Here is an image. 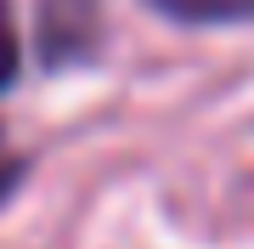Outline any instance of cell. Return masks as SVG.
Returning a JSON list of instances; mask_svg holds the SVG:
<instances>
[{
  "label": "cell",
  "mask_w": 254,
  "mask_h": 249,
  "mask_svg": "<svg viewBox=\"0 0 254 249\" xmlns=\"http://www.w3.org/2000/svg\"><path fill=\"white\" fill-rule=\"evenodd\" d=\"M23 175H28V165H23V159H6V165H0V204H6V198L23 187Z\"/></svg>",
  "instance_id": "obj_4"
},
{
  "label": "cell",
  "mask_w": 254,
  "mask_h": 249,
  "mask_svg": "<svg viewBox=\"0 0 254 249\" xmlns=\"http://www.w3.org/2000/svg\"><path fill=\"white\" fill-rule=\"evenodd\" d=\"M17 74H23V34H17V11H11V0H0V91H11Z\"/></svg>",
  "instance_id": "obj_3"
},
{
  "label": "cell",
  "mask_w": 254,
  "mask_h": 249,
  "mask_svg": "<svg viewBox=\"0 0 254 249\" xmlns=\"http://www.w3.org/2000/svg\"><path fill=\"white\" fill-rule=\"evenodd\" d=\"M102 0H40L34 6V51L40 68L63 74V68H85L102 51Z\"/></svg>",
  "instance_id": "obj_1"
},
{
  "label": "cell",
  "mask_w": 254,
  "mask_h": 249,
  "mask_svg": "<svg viewBox=\"0 0 254 249\" xmlns=\"http://www.w3.org/2000/svg\"><path fill=\"white\" fill-rule=\"evenodd\" d=\"M147 11L181 23V28H226V23H254V0H141Z\"/></svg>",
  "instance_id": "obj_2"
}]
</instances>
